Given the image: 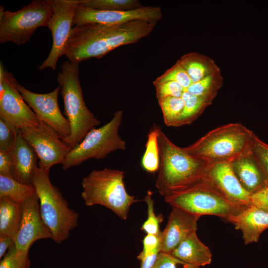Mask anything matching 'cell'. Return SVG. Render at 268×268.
Segmentation results:
<instances>
[{
	"mask_svg": "<svg viewBox=\"0 0 268 268\" xmlns=\"http://www.w3.org/2000/svg\"><path fill=\"white\" fill-rule=\"evenodd\" d=\"M156 24L134 20L116 25L92 23L74 26L64 55L77 65L92 58H101L118 47L136 43L148 36Z\"/></svg>",
	"mask_w": 268,
	"mask_h": 268,
	"instance_id": "cell-1",
	"label": "cell"
},
{
	"mask_svg": "<svg viewBox=\"0 0 268 268\" xmlns=\"http://www.w3.org/2000/svg\"><path fill=\"white\" fill-rule=\"evenodd\" d=\"M158 139L160 164L155 187L161 195L165 197L202 179L208 163L175 144L160 128Z\"/></svg>",
	"mask_w": 268,
	"mask_h": 268,
	"instance_id": "cell-2",
	"label": "cell"
},
{
	"mask_svg": "<svg viewBox=\"0 0 268 268\" xmlns=\"http://www.w3.org/2000/svg\"><path fill=\"white\" fill-rule=\"evenodd\" d=\"M254 134L241 124H228L209 131L184 149L208 163H231L251 150Z\"/></svg>",
	"mask_w": 268,
	"mask_h": 268,
	"instance_id": "cell-3",
	"label": "cell"
},
{
	"mask_svg": "<svg viewBox=\"0 0 268 268\" xmlns=\"http://www.w3.org/2000/svg\"><path fill=\"white\" fill-rule=\"evenodd\" d=\"M49 170L38 166L32 179L38 197L41 215L51 239L60 244L68 239L78 225L79 215L68 206L59 189L50 179Z\"/></svg>",
	"mask_w": 268,
	"mask_h": 268,
	"instance_id": "cell-4",
	"label": "cell"
},
{
	"mask_svg": "<svg viewBox=\"0 0 268 268\" xmlns=\"http://www.w3.org/2000/svg\"><path fill=\"white\" fill-rule=\"evenodd\" d=\"M57 75L64 104V115L71 129L67 144L71 149L101 123L87 108L79 78V66L69 61L63 63Z\"/></svg>",
	"mask_w": 268,
	"mask_h": 268,
	"instance_id": "cell-5",
	"label": "cell"
},
{
	"mask_svg": "<svg viewBox=\"0 0 268 268\" xmlns=\"http://www.w3.org/2000/svg\"><path fill=\"white\" fill-rule=\"evenodd\" d=\"M124 171L110 168L93 170L82 181L81 197L87 206L101 205L126 220L134 196L125 188Z\"/></svg>",
	"mask_w": 268,
	"mask_h": 268,
	"instance_id": "cell-6",
	"label": "cell"
},
{
	"mask_svg": "<svg viewBox=\"0 0 268 268\" xmlns=\"http://www.w3.org/2000/svg\"><path fill=\"white\" fill-rule=\"evenodd\" d=\"M164 198L172 207L200 216L215 215L227 221L247 206L231 200L203 178L191 187Z\"/></svg>",
	"mask_w": 268,
	"mask_h": 268,
	"instance_id": "cell-7",
	"label": "cell"
},
{
	"mask_svg": "<svg viewBox=\"0 0 268 268\" xmlns=\"http://www.w3.org/2000/svg\"><path fill=\"white\" fill-rule=\"evenodd\" d=\"M123 117V111L119 110L106 124L90 131L67 153L62 164L63 169L67 170L90 159L104 158L117 150H125L126 142L119 133Z\"/></svg>",
	"mask_w": 268,
	"mask_h": 268,
	"instance_id": "cell-8",
	"label": "cell"
},
{
	"mask_svg": "<svg viewBox=\"0 0 268 268\" xmlns=\"http://www.w3.org/2000/svg\"><path fill=\"white\" fill-rule=\"evenodd\" d=\"M53 10L50 0H34L15 11L0 6V43L24 44L37 28L47 27Z\"/></svg>",
	"mask_w": 268,
	"mask_h": 268,
	"instance_id": "cell-9",
	"label": "cell"
},
{
	"mask_svg": "<svg viewBox=\"0 0 268 268\" xmlns=\"http://www.w3.org/2000/svg\"><path fill=\"white\" fill-rule=\"evenodd\" d=\"M50 2L53 13L47 27L52 33L53 44L48 56L37 67L39 70L56 69L59 58L64 55L79 4L78 0H50Z\"/></svg>",
	"mask_w": 268,
	"mask_h": 268,
	"instance_id": "cell-10",
	"label": "cell"
},
{
	"mask_svg": "<svg viewBox=\"0 0 268 268\" xmlns=\"http://www.w3.org/2000/svg\"><path fill=\"white\" fill-rule=\"evenodd\" d=\"M15 78L4 70L0 63V117L16 129L36 127L39 120L31 108L26 104L14 84Z\"/></svg>",
	"mask_w": 268,
	"mask_h": 268,
	"instance_id": "cell-11",
	"label": "cell"
},
{
	"mask_svg": "<svg viewBox=\"0 0 268 268\" xmlns=\"http://www.w3.org/2000/svg\"><path fill=\"white\" fill-rule=\"evenodd\" d=\"M19 130L36 151L38 166L44 169L50 171L54 165L62 164L71 149L53 128L40 120L39 126Z\"/></svg>",
	"mask_w": 268,
	"mask_h": 268,
	"instance_id": "cell-12",
	"label": "cell"
},
{
	"mask_svg": "<svg viewBox=\"0 0 268 268\" xmlns=\"http://www.w3.org/2000/svg\"><path fill=\"white\" fill-rule=\"evenodd\" d=\"M14 84L23 99L38 118L53 128L67 144L71 129L67 119L62 114L58 104L59 85L47 93L33 92L20 84L15 79Z\"/></svg>",
	"mask_w": 268,
	"mask_h": 268,
	"instance_id": "cell-13",
	"label": "cell"
},
{
	"mask_svg": "<svg viewBox=\"0 0 268 268\" xmlns=\"http://www.w3.org/2000/svg\"><path fill=\"white\" fill-rule=\"evenodd\" d=\"M162 17V10L159 6L147 5L130 10H104L79 4L73 25L92 23L116 25L134 20H144L156 23Z\"/></svg>",
	"mask_w": 268,
	"mask_h": 268,
	"instance_id": "cell-14",
	"label": "cell"
},
{
	"mask_svg": "<svg viewBox=\"0 0 268 268\" xmlns=\"http://www.w3.org/2000/svg\"><path fill=\"white\" fill-rule=\"evenodd\" d=\"M48 238L51 236L43 221L36 193L21 203V218L13 237L14 245L20 251H29L35 241Z\"/></svg>",
	"mask_w": 268,
	"mask_h": 268,
	"instance_id": "cell-15",
	"label": "cell"
},
{
	"mask_svg": "<svg viewBox=\"0 0 268 268\" xmlns=\"http://www.w3.org/2000/svg\"><path fill=\"white\" fill-rule=\"evenodd\" d=\"M203 179L210 183L231 200L244 205H250L251 194L241 184L231 163H208Z\"/></svg>",
	"mask_w": 268,
	"mask_h": 268,
	"instance_id": "cell-16",
	"label": "cell"
},
{
	"mask_svg": "<svg viewBox=\"0 0 268 268\" xmlns=\"http://www.w3.org/2000/svg\"><path fill=\"white\" fill-rule=\"evenodd\" d=\"M200 217L172 207L166 226L160 234V252L170 254L191 234L196 232Z\"/></svg>",
	"mask_w": 268,
	"mask_h": 268,
	"instance_id": "cell-17",
	"label": "cell"
},
{
	"mask_svg": "<svg viewBox=\"0 0 268 268\" xmlns=\"http://www.w3.org/2000/svg\"><path fill=\"white\" fill-rule=\"evenodd\" d=\"M11 159L12 177L22 184L32 185V179L38 167V156L32 146L24 138L19 129L8 151Z\"/></svg>",
	"mask_w": 268,
	"mask_h": 268,
	"instance_id": "cell-18",
	"label": "cell"
},
{
	"mask_svg": "<svg viewBox=\"0 0 268 268\" xmlns=\"http://www.w3.org/2000/svg\"><path fill=\"white\" fill-rule=\"evenodd\" d=\"M228 221L242 232L245 244L257 243L261 234L268 228V210L250 205Z\"/></svg>",
	"mask_w": 268,
	"mask_h": 268,
	"instance_id": "cell-19",
	"label": "cell"
},
{
	"mask_svg": "<svg viewBox=\"0 0 268 268\" xmlns=\"http://www.w3.org/2000/svg\"><path fill=\"white\" fill-rule=\"evenodd\" d=\"M231 164L241 184L250 194L268 185V178L251 150Z\"/></svg>",
	"mask_w": 268,
	"mask_h": 268,
	"instance_id": "cell-20",
	"label": "cell"
},
{
	"mask_svg": "<svg viewBox=\"0 0 268 268\" xmlns=\"http://www.w3.org/2000/svg\"><path fill=\"white\" fill-rule=\"evenodd\" d=\"M170 254L199 268L210 264L212 261L210 249L200 240L196 232L191 234Z\"/></svg>",
	"mask_w": 268,
	"mask_h": 268,
	"instance_id": "cell-21",
	"label": "cell"
},
{
	"mask_svg": "<svg viewBox=\"0 0 268 268\" xmlns=\"http://www.w3.org/2000/svg\"><path fill=\"white\" fill-rule=\"evenodd\" d=\"M177 62L185 69L193 83L220 70L213 59L197 52L186 54Z\"/></svg>",
	"mask_w": 268,
	"mask_h": 268,
	"instance_id": "cell-22",
	"label": "cell"
},
{
	"mask_svg": "<svg viewBox=\"0 0 268 268\" xmlns=\"http://www.w3.org/2000/svg\"><path fill=\"white\" fill-rule=\"evenodd\" d=\"M21 218V203L9 198H0V235L13 238L19 228Z\"/></svg>",
	"mask_w": 268,
	"mask_h": 268,
	"instance_id": "cell-23",
	"label": "cell"
},
{
	"mask_svg": "<svg viewBox=\"0 0 268 268\" xmlns=\"http://www.w3.org/2000/svg\"><path fill=\"white\" fill-rule=\"evenodd\" d=\"M184 106L174 127L190 125L195 121L213 100L211 98L193 95L185 91L181 97Z\"/></svg>",
	"mask_w": 268,
	"mask_h": 268,
	"instance_id": "cell-24",
	"label": "cell"
},
{
	"mask_svg": "<svg viewBox=\"0 0 268 268\" xmlns=\"http://www.w3.org/2000/svg\"><path fill=\"white\" fill-rule=\"evenodd\" d=\"M36 193L32 185L22 184L11 177L0 174V198H9L21 203Z\"/></svg>",
	"mask_w": 268,
	"mask_h": 268,
	"instance_id": "cell-25",
	"label": "cell"
},
{
	"mask_svg": "<svg viewBox=\"0 0 268 268\" xmlns=\"http://www.w3.org/2000/svg\"><path fill=\"white\" fill-rule=\"evenodd\" d=\"M159 128L154 126L150 129L141 161L142 168L148 173H155L158 171L159 167L160 153L158 139Z\"/></svg>",
	"mask_w": 268,
	"mask_h": 268,
	"instance_id": "cell-26",
	"label": "cell"
},
{
	"mask_svg": "<svg viewBox=\"0 0 268 268\" xmlns=\"http://www.w3.org/2000/svg\"><path fill=\"white\" fill-rule=\"evenodd\" d=\"M223 83V78L220 70L192 83L186 91L196 96L214 99Z\"/></svg>",
	"mask_w": 268,
	"mask_h": 268,
	"instance_id": "cell-27",
	"label": "cell"
},
{
	"mask_svg": "<svg viewBox=\"0 0 268 268\" xmlns=\"http://www.w3.org/2000/svg\"><path fill=\"white\" fill-rule=\"evenodd\" d=\"M80 5L98 10H130L140 7L137 0H78Z\"/></svg>",
	"mask_w": 268,
	"mask_h": 268,
	"instance_id": "cell-28",
	"label": "cell"
},
{
	"mask_svg": "<svg viewBox=\"0 0 268 268\" xmlns=\"http://www.w3.org/2000/svg\"><path fill=\"white\" fill-rule=\"evenodd\" d=\"M163 121L168 127H174L184 108V103L181 97H167L158 100Z\"/></svg>",
	"mask_w": 268,
	"mask_h": 268,
	"instance_id": "cell-29",
	"label": "cell"
},
{
	"mask_svg": "<svg viewBox=\"0 0 268 268\" xmlns=\"http://www.w3.org/2000/svg\"><path fill=\"white\" fill-rule=\"evenodd\" d=\"M28 252L20 251L14 245L1 259L0 268H29Z\"/></svg>",
	"mask_w": 268,
	"mask_h": 268,
	"instance_id": "cell-30",
	"label": "cell"
},
{
	"mask_svg": "<svg viewBox=\"0 0 268 268\" xmlns=\"http://www.w3.org/2000/svg\"><path fill=\"white\" fill-rule=\"evenodd\" d=\"M152 194L151 191H148L144 199L147 205V218L142 224L141 230L147 234L158 235L161 232L159 229V223L162 222L163 217L162 214L155 215Z\"/></svg>",
	"mask_w": 268,
	"mask_h": 268,
	"instance_id": "cell-31",
	"label": "cell"
},
{
	"mask_svg": "<svg viewBox=\"0 0 268 268\" xmlns=\"http://www.w3.org/2000/svg\"><path fill=\"white\" fill-rule=\"evenodd\" d=\"M166 81L176 82L181 85L186 90L193 83L185 69L177 62L153 81L154 82Z\"/></svg>",
	"mask_w": 268,
	"mask_h": 268,
	"instance_id": "cell-32",
	"label": "cell"
},
{
	"mask_svg": "<svg viewBox=\"0 0 268 268\" xmlns=\"http://www.w3.org/2000/svg\"><path fill=\"white\" fill-rule=\"evenodd\" d=\"M157 100L167 97H181L186 89L179 83L174 81L153 82Z\"/></svg>",
	"mask_w": 268,
	"mask_h": 268,
	"instance_id": "cell-33",
	"label": "cell"
},
{
	"mask_svg": "<svg viewBox=\"0 0 268 268\" xmlns=\"http://www.w3.org/2000/svg\"><path fill=\"white\" fill-rule=\"evenodd\" d=\"M251 151L268 178V144L261 140L255 134L252 139Z\"/></svg>",
	"mask_w": 268,
	"mask_h": 268,
	"instance_id": "cell-34",
	"label": "cell"
},
{
	"mask_svg": "<svg viewBox=\"0 0 268 268\" xmlns=\"http://www.w3.org/2000/svg\"><path fill=\"white\" fill-rule=\"evenodd\" d=\"M17 130L0 117V150L8 152L15 139Z\"/></svg>",
	"mask_w": 268,
	"mask_h": 268,
	"instance_id": "cell-35",
	"label": "cell"
},
{
	"mask_svg": "<svg viewBox=\"0 0 268 268\" xmlns=\"http://www.w3.org/2000/svg\"><path fill=\"white\" fill-rule=\"evenodd\" d=\"M152 268H200L187 264L170 254L159 252Z\"/></svg>",
	"mask_w": 268,
	"mask_h": 268,
	"instance_id": "cell-36",
	"label": "cell"
},
{
	"mask_svg": "<svg viewBox=\"0 0 268 268\" xmlns=\"http://www.w3.org/2000/svg\"><path fill=\"white\" fill-rule=\"evenodd\" d=\"M160 234L158 235L146 234L144 236L142 240V250L137 257L138 260H141L156 250L160 251Z\"/></svg>",
	"mask_w": 268,
	"mask_h": 268,
	"instance_id": "cell-37",
	"label": "cell"
},
{
	"mask_svg": "<svg viewBox=\"0 0 268 268\" xmlns=\"http://www.w3.org/2000/svg\"><path fill=\"white\" fill-rule=\"evenodd\" d=\"M250 205L268 210V185L251 194Z\"/></svg>",
	"mask_w": 268,
	"mask_h": 268,
	"instance_id": "cell-38",
	"label": "cell"
},
{
	"mask_svg": "<svg viewBox=\"0 0 268 268\" xmlns=\"http://www.w3.org/2000/svg\"><path fill=\"white\" fill-rule=\"evenodd\" d=\"M12 161L8 152L0 150V174L12 177Z\"/></svg>",
	"mask_w": 268,
	"mask_h": 268,
	"instance_id": "cell-39",
	"label": "cell"
},
{
	"mask_svg": "<svg viewBox=\"0 0 268 268\" xmlns=\"http://www.w3.org/2000/svg\"><path fill=\"white\" fill-rule=\"evenodd\" d=\"M14 245L13 238L9 236L0 235V259H1L8 250Z\"/></svg>",
	"mask_w": 268,
	"mask_h": 268,
	"instance_id": "cell-40",
	"label": "cell"
},
{
	"mask_svg": "<svg viewBox=\"0 0 268 268\" xmlns=\"http://www.w3.org/2000/svg\"><path fill=\"white\" fill-rule=\"evenodd\" d=\"M159 252V250H156L140 260V268H152Z\"/></svg>",
	"mask_w": 268,
	"mask_h": 268,
	"instance_id": "cell-41",
	"label": "cell"
}]
</instances>
